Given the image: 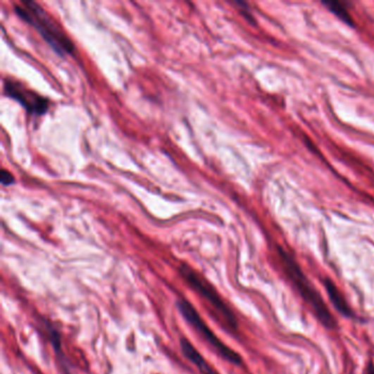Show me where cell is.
Masks as SVG:
<instances>
[{
	"mask_svg": "<svg viewBox=\"0 0 374 374\" xmlns=\"http://www.w3.org/2000/svg\"><path fill=\"white\" fill-rule=\"evenodd\" d=\"M180 347L187 359L190 360L198 368L201 374H218L213 368L210 367V364L201 356L200 352L186 338L180 340Z\"/></svg>",
	"mask_w": 374,
	"mask_h": 374,
	"instance_id": "obj_7",
	"label": "cell"
},
{
	"mask_svg": "<svg viewBox=\"0 0 374 374\" xmlns=\"http://www.w3.org/2000/svg\"><path fill=\"white\" fill-rule=\"evenodd\" d=\"M323 283H324L325 290L328 292V297H330L332 306H334L340 314L346 316V318H351V316H354L352 308H350V305L348 304L346 297L342 294V291L338 289L337 285H335L334 281H332V279H330V278H325L324 280H323Z\"/></svg>",
	"mask_w": 374,
	"mask_h": 374,
	"instance_id": "obj_6",
	"label": "cell"
},
{
	"mask_svg": "<svg viewBox=\"0 0 374 374\" xmlns=\"http://www.w3.org/2000/svg\"><path fill=\"white\" fill-rule=\"evenodd\" d=\"M279 258H280L283 271L289 278V280L294 285L295 290L300 293L303 300L308 303L314 311V314L316 315L318 320L324 325L325 328H336L334 316L325 304L323 297L303 273L300 265L297 263L294 258L282 248H279Z\"/></svg>",
	"mask_w": 374,
	"mask_h": 374,
	"instance_id": "obj_1",
	"label": "cell"
},
{
	"mask_svg": "<svg viewBox=\"0 0 374 374\" xmlns=\"http://www.w3.org/2000/svg\"><path fill=\"white\" fill-rule=\"evenodd\" d=\"M324 5L328 8V11L330 13H334L336 17L339 18L342 23H347V25L354 27V23L352 20L351 15H350L349 9H348L346 4L339 3V1H328V3H324Z\"/></svg>",
	"mask_w": 374,
	"mask_h": 374,
	"instance_id": "obj_8",
	"label": "cell"
},
{
	"mask_svg": "<svg viewBox=\"0 0 374 374\" xmlns=\"http://www.w3.org/2000/svg\"><path fill=\"white\" fill-rule=\"evenodd\" d=\"M5 92L8 94V97L17 100L30 113L41 116V114H44L46 110L49 109V100L41 97V96L31 92L27 88L23 87L19 82L9 80H6Z\"/></svg>",
	"mask_w": 374,
	"mask_h": 374,
	"instance_id": "obj_5",
	"label": "cell"
},
{
	"mask_svg": "<svg viewBox=\"0 0 374 374\" xmlns=\"http://www.w3.org/2000/svg\"><path fill=\"white\" fill-rule=\"evenodd\" d=\"M15 182V178H13V175L9 173V171L3 169L1 170V184L4 186H9V185L13 184Z\"/></svg>",
	"mask_w": 374,
	"mask_h": 374,
	"instance_id": "obj_10",
	"label": "cell"
},
{
	"mask_svg": "<svg viewBox=\"0 0 374 374\" xmlns=\"http://www.w3.org/2000/svg\"><path fill=\"white\" fill-rule=\"evenodd\" d=\"M366 374H374V366H373V363L368 364L367 369H366Z\"/></svg>",
	"mask_w": 374,
	"mask_h": 374,
	"instance_id": "obj_11",
	"label": "cell"
},
{
	"mask_svg": "<svg viewBox=\"0 0 374 374\" xmlns=\"http://www.w3.org/2000/svg\"><path fill=\"white\" fill-rule=\"evenodd\" d=\"M15 11L23 20L30 23L40 33L44 40L51 45L57 54H70L74 50L68 37L55 25L52 18L45 13L40 5L33 1H25L23 5L15 6Z\"/></svg>",
	"mask_w": 374,
	"mask_h": 374,
	"instance_id": "obj_2",
	"label": "cell"
},
{
	"mask_svg": "<svg viewBox=\"0 0 374 374\" xmlns=\"http://www.w3.org/2000/svg\"><path fill=\"white\" fill-rule=\"evenodd\" d=\"M179 271H180L181 275H182L185 280L188 282V285H190V287L196 292H198L201 297H204V300L218 313V316H220V320H223L224 324L228 328H231V330H236L237 328V320H236L235 315L232 312L231 308H228L226 303L224 302L223 299L218 294V291L188 266L181 265L180 268H179Z\"/></svg>",
	"mask_w": 374,
	"mask_h": 374,
	"instance_id": "obj_3",
	"label": "cell"
},
{
	"mask_svg": "<svg viewBox=\"0 0 374 374\" xmlns=\"http://www.w3.org/2000/svg\"><path fill=\"white\" fill-rule=\"evenodd\" d=\"M179 312L186 318L187 322L199 332V334L208 342L211 347L213 348L220 357L225 359L226 361L231 362V363L239 366L242 363V358L237 352L234 351L233 349L226 346L220 338L214 334L212 330L208 328V325L206 324L202 318H200L198 311L190 304L189 301L181 299L177 302Z\"/></svg>",
	"mask_w": 374,
	"mask_h": 374,
	"instance_id": "obj_4",
	"label": "cell"
},
{
	"mask_svg": "<svg viewBox=\"0 0 374 374\" xmlns=\"http://www.w3.org/2000/svg\"><path fill=\"white\" fill-rule=\"evenodd\" d=\"M49 336L54 347L55 354H57V357L60 358L61 361L64 362L65 357L63 354L62 344H61L60 334L54 328H49Z\"/></svg>",
	"mask_w": 374,
	"mask_h": 374,
	"instance_id": "obj_9",
	"label": "cell"
}]
</instances>
